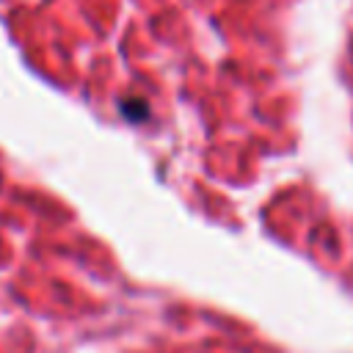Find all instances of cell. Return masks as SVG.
<instances>
[{"label":"cell","instance_id":"obj_1","mask_svg":"<svg viewBox=\"0 0 353 353\" xmlns=\"http://www.w3.org/2000/svg\"><path fill=\"white\" fill-rule=\"evenodd\" d=\"M119 108H121L124 119H130V121H146L149 119V105L141 97H127V99H121Z\"/></svg>","mask_w":353,"mask_h":353}]
</instances>
